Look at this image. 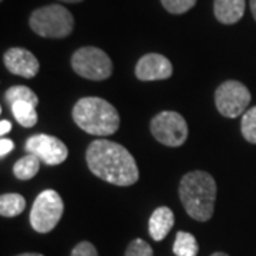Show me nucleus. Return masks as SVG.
Masks as SVG:
<instances>
[{
    "instance_id": "f257e3e1",
    "label": "nucleus",
    "mask_w": 256,
    "mask_h": 256,
    "mask_svg": "<svg viewBox=\"0 0 256 256\" xmlns=\"http://www.w3.org/2000/svg\"><path fill=\"white\" fill-rule=\"evenodd\" d=\"M92 174L117 186H130L140 178L137 162L126 146L110 140H96L86 151Z\"/></svg>"
},
{
    "instance_id": "f03ea898",
    "label": "nucleus",
    "mask_w": 256,
    "mask_h": 256,
    "mask_svg": "<svg viewBox=\"0 0 256 256\" xmlns=\"http://www.w3.org/2000/svg\"><path fill=\"white\" fill-rule=\"evenodd\" d=\"M216 182L205 171H191L180 182V200L192 220L206 222L214 215L216 201Z\"/></svg>"
},
{
    "instance_id": "7ed1b4c3",
    "label": "nucleus",
    "mask_w": 256,
    "mask_h": 256,
    "mask_svg": "<svg viewBox=\"0 0 256 256\" xmlns=\"http://www.w3.org/2000/svg\"><path fill=\"white\" fill-rule=\"evenodd\" d=\"M74 122L87 134L106 137L117 132L120 114L116 107L100 97H84L73 107Z\"/></svg>"
},
{
    "instance_id": "20e7f679",
    "label": "nucleus",
    "mask_w": 256,
    "mask_h": 256,
    "mask_svg": "<svg viewBox=\"0 0 256 256\" xmlns=\"http://www.w3.org/2000/svg\"><path fill=\"white\" fill-rule=\"evenodd\" d=\"M32 30L47 38H63L74 28V18L68 10L60 4H48L36 9L28 18Z\"/></svg>"
},
{
    "instance_id": "39448f33",
    "label": "nucleus",
    "mask_w": 256,
    "mask_h": 256,
    "mask_svg": "<svg viewBox=\"0 0 256 256\" xmlns=\"http://www.w3.org/2000/svg\"><path fill=\"white\" fill-rule=\"evenodd\" d=\"M64 212V204L58 192H40L30 210V225L38 234H48L57 226Z\"/></svg>"
},
{
    "instance_id": "423d86ee",
    "label": "nucleus",
    "mask_w": 256,
    "mask_h": 256,
    "mask_svg": "<svg viewBox=\"0 0 256 256\" xmlns=\"http://www.w3.org/2000/svg\"><path fill=\"white\" fill-rule=\"evenodd\" d=\"M72 67L82 78L101 82L112 73V62L108 54L98 47L86 46L74 52Z\"/></svg>"
},
{
    "instance_id": "0eeeda50",
    "label": "nucleus",
    "mask_w": 256,
    "mask_h": 256,
    "mask_svg": "<svg viewBox=\"0 0 256 256\" xmlns=\"http://www.w3.org/2000/svg\"><path fill=\"white\" fill-rule=\"evenodd\" d=\"M151 134L166 146H181L188 138V124L176 111H161L151 120Z\"/></svg>"
},
{
    "instance_id": "6e6552de",
    "label": "nucleus",
    "mask_w": 256,
    "mask_h": 256,
    "mask_svg": "<svg viewBox=\"0 0 256 256\" xmlns=\"http://www.w3.org/2000/svg\"><path fill=\"white\" fill-rule=\"evenodd\" d=\"M250 102V92L245 84L236 80L222 82L215 92V106L226 118H236L244 114Z\"/></svg>"
},
{
    "instance_id": "1a4fd4ad",
    "label": "nucleus",
    "mask_w": 256,
    "mask_h": 256,
    "mask_svg": "<svg viewBox=\"0 0 256 256\" xmlns=\"http://www.w3.org/2000/svg\"><path fill=\"white\" fill-rule=\"evenodd\" d=\"M26 151L36 156L46 165H60L68 156V150L62 140L48 134H36L26 141Z\"/></svg>"
},
{
    "instance_id": "9d476101",
    "label": "nucleus",
    "mask_w": 256,
    "mask_h": 256,
    "mask_svg": "<svg viewBox=\"0 0 256 256\" xmlns=\"http://www.w3.org/2000/svg\"><path fill=\"white\" fill-rule=\"evenodd\" d=\"M172 64L162 54L148 53L138 60L136 66V77L141 82L166 80L172 76Z\"/></svg>"
},
{
    "instance_id": "9b49d317",
    "label": "nucleus",
    "mask_w": 256,
    "mask_h": 256,
    "mask_svg": "<svg viewBox=\"0 0 256 256\" xmlns=\"http://www.w3.org/2000/svg\"><path fill=\"white\" fill-rule=\"evenodd\" d=\"M3 62L10 73L23 78H33L40 70V63L36 56L22 47L9 48L3 56Z\"/></svg>"
},
{
    "instance_id": "f8f14e48",
    "label": "nucleus",
    "mask_w": 256,
    "mask_h": 256,
    "mask_svg": "<svg viewBox=\"0 0 256 256\" xmlns=\"http://www.w3.org/2000/svg\"><path fill=\"white\" fill-rule=\"evenodd\" d=\"M174 222V212L168 206L156 208L152 212V215L150 216V222H148V232H150L151 238L156 242L162 240L172 229Z\"/></svg>"
},
{
    "instance_id": "ddd939ff",
    "label": "nucleus",
    "mask_w": 256,
    "mask_h": 256,
    "mask_svg": "<svg viewBox=\"0 0 256 256\" xmlns=\"http://www.w3.org/2000/svg\"><path fill=\"white\" fill-rule=\"evenodd\" d=\"M214 13L222 24H235L245 13V0H214Z\"/></svg>"
},
{
    "instance_id": "4468645a",
    "label": "nucleus",
    "mask_w": 256,
    "mask_h": 256,
    "mask_svg": "<svg viewBox=\"0 0 256 256\" xmlns=\"http://www.w3.org/2000/svg\"><path fill=\"white\" fill-rule=\"evenodd\" d=\"M10 110L14 120L18 121L22 127L24 128H32L34 127L37 124V116L36 106H33L32 102L28 101H16L10 106Z\"/></svg>"
},
{
    "instance_id": "2eb2a0df",
    "label": "nucleus",
    "mask_w": 256,
    "mask_h": 256,
    "mask_svg": "<svg viewBox=\"0 0 256 256\" xmlns=\"http://www.w3.org/2000/svg\"><path fill=\"white\" fill-rule=\"evenodd\" d=\"M26 210V200L20 194H3L0 196V215L13 218Z\"/></svg>"
},
{
    "instance_id": "dca6fc26",
    "label": "nucleus",
    "mask_w": 256,
    "mask_h": 256,
    "mask_svg": "<svg viewBox=\"0 0 256 256\" xmlns=\"http://www.w3.org/2000/svg\"><path fill=\"white\" fill-rule=\"evenodd\" d=\"M40 170V160L36 156L28 154L26 156L20 158L13 166V174L20 181H28L34 178Z\"/></svg>"
},
{
    "instance_id": "f3484780",
    "label": "nucleus",
    "mask_w": 256,
    "mask_h": 256,
    "mask_svg": "<svg viewBox=\"0 0 256 256\" xmlns=\"http://www.w3.org/2000/svg\"><path fill=\"white\" fill-rule=\"evenodd\" d=\"M172 250L176 256H196L200 248H198L196 239L192 234L180 230V232H176Z\"/></svg>"
},
{
    "instance_id": "a211bd4d",
    "label": "nucleus",
    "mask_w": 256,
    "mask_h": 256,
    "mask_svg": "<svg viewBox=\"0 0 256 256\" xmlns=\"http://www.w3.org/2000/svg\"><path fill=\"white\" fill-rule=\"evenodd\" d=\"M4 100L6 102L12 106L16 101H28L32 102L33 106H38V97L36 96V92H33L32 88H28L26 86H13L10 87L8 92H4Z\"/></svg>"
},
{
    "instance_id": "6ab92c4d",
    "label": "nucleus",
    "mask_w": 256,
    "mask_h": 256,
    "mask_svg": "<svg viewBox=\"0 0 256 256\" xmlns=\"http://www.w3.org/2000/svg\"><path fill=\"white\" fill-rule=\"evenodd\" d=\"M242 136L250 144H256V106L244 112L240 122Z\"/></svg>"
},
{
    "instance_id": "aec40b11",
    "label": "nucleus",
    "mask_w": 256,
    "mask_h": 256,
    "mask_svg": "<svg viewBox=\"0 0 256 256\" xmlns=\"http://www.w3.org/2000/svg\"><path fill=\"white\" fill-rule=\"evenodd\" d=\"M161 4L172 14H182L196 4V0H161Z\"/></svg>"
},
{
    "instance_id": "412c9836",
    "label": "nucleus",
    "mask_w": 256,
    "mask_h": 256,
    "mask_svg": "<svg viewBox=\"0 0 256 256\" xmlns=\"http://www.w3.org/2000/svg\"><path fill=\"white\" fill-rule=\"evenodd\" d=\"M124 256H154V250L144 239L137 238L128 245Z\"/></svg>"
},
{
    "instance_id": "4be33fe9",
    "label": "nucleus",
    "mask_w": 256,
    "mask_h": 256,
    "mask_svg": "<svg viewBox=\"0 0 256 256\" xmlns=\"http://www.w3.org/2000/svg\"><path fill=\"white\" fill-rule=\"evenodd\" d=\"M70 256H98V252L92 242L82 240L73 248Z\"/></svg>"
},
{
    "instance_id": "5701e85b",
    "label": "nucleus",
    "mask_w": 256,
    "mask_h": 256,
    "mask_svg": "<svg viewBox=\"0 0 256 256\" xmlns=\"http://www.w3.org/2000/svg\"><path fill=\"white\" fill-rule=\"evenodd\" d=\"M13 148H14V144H13L12 140L2 137V140H0V156H2V158L8 156Z\"/></svg>"
},
{
    "instance_id": "b1692460",
    "label": "nucleus",
    "mask_w": 256,
    "mask_h": 256,
    "mask_svg": "<svg viewBox=\"0 0 256 256\" xmlns=\"http://www.w3.org/2000/svg\"><path fill=\"white\" fill-rule=\"evenodd\" d=\"M10 130H12V122L8 121V120H2V122H0V136L4 137Z\"/></svg>"
},
{
    "instance_id": "393cba45",
    "label": "nucleus",
    "mask_w": 256,
    "mask_h": 256,
    "mask_svg": "<svg viewBox=\"0 0 256 256\" xmlns=\"http://www.w3.org/2000/svg\"><path fill=\"white\" fill-rule=\"evenodd\" d=\"M250 12L254 14V18L256 20V0H250Z\"/></svg>"
},
{
    "instance_id": "a878e982",
    "label": "nucleus",
    "mask_w": 256,
    "mask_h": 256,
    "mask_svg": "<svg viewBox=\"0 0 256 256\" xmlns=\"http://www.w3.org/2000/svg\"><path fill=\"white\" fill-rule=\"evenodd\" d=\"M16 256H44V255H42V254H33V252H28V254H20V255H16Z\"/></svg>"
},
{
    "instance_id": "bb28decb",
    "label": "nucleus",
    "mask_w": 256,
    "mask_h": 256,
    "mask_svg": "<svg viewBox=\"0 0 256 256\" xmlns=\"http://www.w3.org/2000/svg\"><path fill=\"white\" fill-rule=\"evenodd\" d=\"M60 2H64V3H80L82 0H60Z\"/></svg>"
},
{
    "instance_id": "cd10ccee",
    "label": "nucleus",
    "mask_w": 256,
    "mask_h": 256,
    "mask_svg": "<svg viewBox=\"0 0 256 256\" xmlns=\"http://www.w3.org/2000/svg\"><path fill=\"white\" fill-rule=\"evenodd\" d=\"M210 256H229L228 254H224V252H215V254H212Z\"/></svg>"
}]
</instances>
